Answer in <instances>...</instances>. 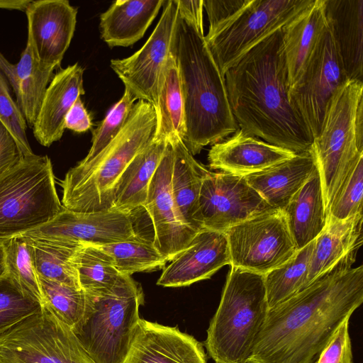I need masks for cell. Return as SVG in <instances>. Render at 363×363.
Instances as JSON below:
<instances>
[{"label": "cell", "mask_w": 363, "mask_h": 363, "mask_svg": "<svg viewBox=\"0 0 363 363\" xmlns=\"http://www.w3.org/2000/svg\"><path fill=\"white\" fill-rule=\"evenodd\" d=\"M347 258L269 309L247 363H313L363 302V266Z\"/></svg>", "instance_id": "1"}, {"label": "cell", "mask_w": 363, "mask_h": 363, "mask_svg": "<svg viewBox=\"0 0 363 363\" xmlns=\"http://www.w3.org/2000/svg\"><path fill=\"white\" fill-rule=\"evenodd\" d=\"M224 76L239 128L295 153L311 148L313 135L289 102L281 29L250 50Z\"/></svg>", "instance_id": "2"}, {"label": "cell", "mask_w": 363, "mask_h": 363, "mask_svg": "<svg viewBox=\"0 0 363 363\" xmlns=\"http://www.w3.org/2000/svg\"><path fill=\"white\" fill-rule=\"evenodd\" d=\"M172 50L184 101L186 134L183 142L195 155L205 146L233 134L239 127L229 103L225 76L204 34L179 13Z\"/></svg>", "instance_id": "3"}, {"label": "cell", "mask_w": 363, "mask_h": 363, "mask_svg": "<svg viewBox=\"0 0 363 363\" xmlns=\"http://www.w3.org/2000/svg\"><path fill=\"white\" fill-rule=\"evenodd\" d=\"M155 128L154 106L138 100L115 139L94 160L78 162L59 181L62 206L82 213L113 208L125 174L135 157L152 140Z\"/></svg>", "instance_id": "4"}, {"label": "cell", "mask_w": 363, "mask_h": 363, "mask_svg": "<svg viewBox=\"0 0 363 363\" xmlns=\"http://www.w3.org/2000/svg\"><path fill=\"white\" fill-rule=\"evenodd\" d=\"M269 306L264 275L230 266L204 342L217 363H247Z\"/></svg>", "instance_id": "5"}, {"label": "cell", "mask_w": 363, "mask_h": 363, "mask_svg": "<svg viewBox=\"0 0 363 363\" xmlns=\"http://www.w3.org/2000/svg\"><path fill=\"white\" fill-rule=\"evenodd\" d=\"M63 208L48 155L21 157L0 174V239L35 229Z\"/></svg>", "instance_id": "6"}, {"label": "cell", "mask_w": 363, "mask_h": 363, "mask_svg": "<svg viewBox=\"0 0 363 363\" xmlns=\"http://www.w3.org/2000/svg\"><path fill=\"white\" fill-rule=\"evenodd\" d=\"M87 292L94 297V310L74 334L95 363H123L140 318L142 287L130 276L121 274L111 288Z\"/></svg>", "instance_id": "7"}, {"label": "cell", "mask_w": 363, "mask_h": 363, "mask_svg": "<svg viewBox=\"0 0 363 363\" xmlns=\"http://www.w3.org/2000/svg\"><path fill=\"white\" fill-rule=\"evenodd\" d=\"M363 99V82L347 80L330 101L313 150L320 174L326 214L363 148L358 146L355 121Z\"/></svg>", "instance_id": "8"}, {"label": "cell", "mask_w": 363, "mask_h": 363, "mask_svg": "<svg viewBox=\"0 0 363 363\" xmlns=\"http://www.w3.org/2000/svg\"><path fill=\"white\" fill-rule=\"evenodd\" d=\"M313 0H250L205 40L221 72L236 65L257 45L281 29Z\"/></svg>", "instance_id": "9"}, {"label": "cell", "mask_w": 363, "mask_h": 363, "mask_svg": "<svg viewBox=\"0 0 363 363\" xmlns=\"http://www.w3.org/2000/svg\"><path fill=\"white\" fill-rule=\"evenodd\" d=\"M0 363H95L45 305L0 335Z\"/></svg>", "instance_id": "10"}, {"label": "cell", "mask_w": 363, "mask_h": 363, "mask_svg": "<svg viewBox=\"0 0 363 363\" xmlns=\"http://www.w3.org/2000/svg\"><path fill=\"white\" fill-rule=\"evenodd\" d=\"M230 265L265 275L298 251L282 211L274 209L241 222L225 232Z\"/></svg>", "instance_id": "11"}, {"label": "cell", "mask_w": 363, "mask_h": 363, "mask_svg": "<svg viewBox=\"0 0 363 363\" xmlns=\"http://www.w3.org/2000/svg\"><path fill=\"white\" fill-rule=\"evenodd\" d=\"M347 80L327 26L300 76L289 88V102L313 139L320 133L330 101Z\"/></svg>", "instance_id": "12"}, {"label": "cell", "mask_w": 363, "mask_h": 363, "mask_svg": "<svg viewBox=\"0 0 363 363\" xmlns=\"http://www.w3.org/2000/svg\"><path fill=\"white\" fill-rule=\"evenodd\" d=\"M161 17L143 46L124 59H113L111 67L137 100L154 107L159 77L172 50L178 18L177 0L164 1Z\"/></svg>", "instance_id": "13"}, {"label": "cell", "mask_w": 363, "mask_h": 363, "mask_svg": "<svg viewBox=\"0 0 363 363\" xmlns=\"http://www.w3.org/2000/svg\"><path fill=\"white\" fill-rule=\"evenodd\" d=\"M199 206L203 229L224 233L250 218L275 209L244 176L209 170L203 179Z\"/></svg>", "instance_id": "14"}, {"label": "cell", "mask_w": 363, "mask_h": 363, "mask_svg": "<svg viewBox=\"0 0 363 363\" xmlns=\"http://www.w3.org/2000/svg\"><path fill=\"white\" fill-rule=\"evenodd\" d=\"M21 235L101 245L129 239L138 234L135 230L133 212L112 208L82 213L64 208L49 222Z\"/></svg>", "instance_id": "15"}, {"label": "cell", "mask_w": 363, "mask_h": 363, "mask_svg": "<svg viewBox=\"0 0 363 363\" xmlns=\"http://www.w3.org/2000/svg\"><path fill=\"white\" fill-rule=\"evenodd\" d=\"M173 157L172 147L168 143L150 183L143 206L153 226V244L168 262L185 249L197 233L185 223L173 198L171 188Z\"/></svg>", "instance_id": "16"}, {"label": "cell", "mask_w": 363, "mask_h": 363, "mask_svg": "<svg viewBox=\"0 0 363 363\" xmlns=\"http://www.w3.org/2000/svg\"><path fill=\"white\" fill-rule=\"evenodd\" d=\"M27 44L40 65L60 67L77 23V9L67 0L33 1L26 11Z\"/></svg>", "instance_id": "17"}, {"label": "cell", "mask_w": 363, "mask_h": 363, "mask_svg": "<svg viewBox=\"0 0 363 363\" xmlns=\"http://www.w3.org/2000/svg\"><path fill=\"white\" fill-rule=\"evenodd\" d=\"M163 269L157 284L181 287L210 279L225 265H230L225 233L201 229L188 246Z\"/></svg>", "instance_id": "18"}, {"label": "cell", "mask_w": 363, "mask_h": 363, "mask_svg": "<svg viewBox=\"0 0 363 363\" xmlns=\"http://www.w3.org/2000/svg\"><path fill=\"white\" fill-rule=\"evenodd\" d=\"M123 363H207L203 344L177 327L140 318Z\"/></svg>", "instance_id": "19"}, {"label": "cell", "mask_w": 363, "mask_h": 363, "mask_svg": "<svg viewBox=\"0 0 363 363\" xmlns=\"http://www.w3.org/2000/svg\"><path fill=\"white\" fill-rule=\"evenodd\" d=\"M296 154L238 128L231 137L212 145L208 161L212 169L245 177L287 160Z\"/></svg>", "instance_id": "20"}, {"label": "cell", "mask_w": 363, "mask_h": 363, "mask_svg": "<svg viewBox=\"0 0 363 363\" xmlns=\"http://www.w3.org/2000/svg\"><path fill=\"white\" fill-rule=\"evenodd\" d=\"M83 74L78 63L69 65L57 72L48 86L33 127L34 137L43 146L50 147L61 139L68 111L85 93Z\"/></svg>", "instance_id": "21"}, {"label": "cell", "mask_w": 363, "mask_h": 363, "mask_svg": "<svg viewBox=\"0 0 363 363\" xmlns=\"http://www.w3.org/2000/svg\"><path fill=\"white\" fill-rule=\"evenodd\" d=\"M324 6L347 79L363 82V0H324Z\"/></svg>", "instance_id": "22"}, {"label": "cell", "mask_w": 363, "mask_h": 363, "mask_svg": "<svg viewBox=\"0 0 363 363\" xmlns=\"http://www.w3.org/2000/svg\"><path fill=\"white\" fill-rule=\"evenodd\" d=\"M362 214L345 220L326 218L323 230L315 239L306 287L343 260L356 257L362 243Z\"/></svg>", "instance_id": "23"}, {"label": "cell", "mask_w": 363, "mask_h": 363, "mask_svg": "<svg viewBox=\"0 0 363 363\" xmlns=\"http://www.w3.org/2000/svg\"><path fill=\"white\" fill-rule=\"evenodd\" d=\"M315 167L316 160L311 147L287 160L245 177L269 206L283 211Z\"/></svg>", "instance_id": "24"}, {"label": "cell", "mask_w": 363, "mask_h": 363, "mask_svg": "<svg viewBox=\"0 0 363 363\" xmlns=\"http://www.w3.org/2000/svg\"><path fill=\"white\" fill-rule=\"evenodd\" d=\"M326 28L324 0H313L281 28L289 88L300 76Z\"/></svg>", "instance_id": "25"}, {"label": "cell", "mask_w": 363, "mask_h": 363, "mask_svg": "<svg viewBox=\"0 0 363 363\" xmlns=\"http://www.w3.org/2000/svg\"><path fill=\"white\" fill-rule=\"evenodd\" d=\"M164 0H117L100 16L101 38L109 47H128L141 39Z\"/></svg>", "instance_id": "26"}, {"label": "cell", "mask_w": 363, "mask_h": 363, "mask_svg": "<svg viewBox=\"0 0 363 363\" xmlns=\"http://www.w3.org/2000/svg\"><path fill=\"white\" fill-rule=\"evenodd\" d=\"M0 72L11 85L27 125L33 128L54 70L40 65L26 44L16 64L9 62L0 52Z\"/></svg>", "instance_id": "27"}, {"label": "cell", "mask_w": 363, "mask_h": 363, "mask_svg": "<svg viewBox=\"0 0 363 363\" xmlns=\"http://www.w3.org/2000/svg\"><path fill=\"white\" fill-rule=\"evenodd\" d=\"M282 211L298 250L321 233L326 223L327 214L317 165Z\"/></svg>", "instance_id": "28"}, {"label": "cell", "mask_w": 363, "mask_h": 363, "mask_svg": "<svg viewBox=\"0 0 363 363\" xmlns=\"http://www.w3.org/2000/svg\"><path fill=\"white\" fill-rule=\"evenodd\" d=\"M171 145L174 155L171 179L173 198L185 223L198 232L203 229L200 191L208 170L194 158L182 140Z\"/></svg>", "instance_id": "29"}, {"label": "cell", "mask_w": 363, "mask_h": 363, "mask_svg": "<svg viewBox=\"0 0 363 363\" xmlns=\"http://www.w3.org/2000/svg\"><path fill=\"white\" fill-rule=\"evenodd\" d=\"M154 108L156 128L153 138L165 140L169 144L183 141L186 134L184 101L172 48L159 77Z\"/></svg>", "instance_id": "30"}, {"label": "cell", "mask_w": 363, "mask_h": 363, "mask_svg": "<svg viewBox=\"0 0 363 363\" xmlns=\"http://www.w3.org/2000/svg\"><path fill=\"white\" fill-rule=\"evenodd\" d=\"M168 143L165 140L153 138L135 157L118 190L114 208L129 213L143 208L150 183Z\"/></svg>", "instance_id": "31"}, {"label": "cell", "mask_w": 363, "mask_h": 363, "mask_svg": "<svg viewBox=\"0 0 363 363\" xmlns=\"http://www.w3.org/2000/svg\"><path fill=\"white\" fill-rule=\"evenodd\" d=\"M22 236L28 242L38 276L81 289L71 258L75 250L84 243Z\"/></svg>", "instance_id": "32"}, {"label": "cell", "mask_w": 363, "mask_h": 363, "mask_svg": "<svg viewBox=\"0 0 363 363\" xmlns=\"http://www.w3.org/2000/svg\"><path fill=\"white\" fill-rule=\"evenodd\" d=\"M43 303L75 333L94 310L93 296L83 290L38 276Z\"/></svg>", "instance_id": "33"}, {"label": "cell", "mask_w": 363, "mask_h": 363, "mask_svg": "<svg viewBox=\"0 0 363 363\" xmlns=\"http://www.w3.org/2000/svg\"><path fill=\"white\" fill-rule=\"evenodd\" d=\"M315 240L283 264L264 275L269 309L306 288L308 264Z\"/></svg>", "instance_id": "34"}, {"label": "cell", "mask_w": 363, "mask_h": 363, "mask_svg": "<svg viewBox=\"0 0 363 363\" xmlns=\"http://www.w3.org/2000/svg\"><path fill=\"white\" fill-rule=\"evenodd\" d=\"M97 246L112 258L116 269L122 275L130 276L136 272L157 270L163 268L168 262L155 247L152 240L140 235Z\"/></svg>", "instance_id": "35"}, {"label": "cell", "mask_w": 363, "mask_h": 363, "mask_svg": "<svg viewBox=\"0 0 363 363\" xmlns=\"http://www.w3.org/2000/svg\"><path fill=\"white\" fill-rule=\"evenodd\" d=\"M80 288L96 292L111 288L121 275L112 258L97 245L84 243L71 258Z\"/></svg>", "instance_id": "36"}, {"label": "cell", "mask_w": 363, "mask_h": 363, "mask_svg": "<svg viewBox=\"0 0 363 363\" xmlns=\"http://www.w3.org/2000/svg\"><path fill=\"white\" fill-rule=\"evenodd\" d=\"M4 249L6 272L28 296L43 303L38 275L35 269L29 246L26 238L19 235L0 239Z\"/></svg>", "instance_id": "37"}, {"label": "cell", "mask_w": 363, "mask_h": 363, "mask_svg": "<svg viewBox=\"0 0 363 363\" xmlns=\"http://www.w3.org/2000/svg\"><path fill=\"white\" fill-rule=\"evenodd\" d=\"M41 304L5 272L0 277V335L35 313Z\"/></svg>", "instance_id": "38"}, {"label": "cell", "mask_w": 363, "mask_h": 363, "mask_svg": "<svg viewBox=\"0 0 363 363\" xmlns=\"http://www.w3.org/2000/svg\"><path fill=\"white\" fill-rule=\"evenodd\" d=\"M135 101L134 96L125 89L121 99L94 130L91 148L79 163L86 164L94 160L115 139L125 125Z\"/></svg>", "instance_id": "39"}, {"label": "cell", "mask_w": 363, "mask_h": 363, "mask_svg": "<svg viewBox=\"0 0 363 363\" xmlns=\"http://www.w3.org/2000/svg\"><path fill=\"white\" fill-rule=\"evenodd\" d=\"M363 155L352 167L342 185L335 196L327 218L345 220L362 214Z\"/></svg>", "instance_id": "40"}, {"label": "cell", "mask_w": 363, "mask_h": 363, "mask_svg": "<svg viewBox=\"0 0 363 363\" xmlns=\"http://www.w3.org/2000/svg\"><path fill=\"white\" fill-rule=\"evenodd\" d=\"M0 123L13 138L21 157L33 155L26 135V121L10 94L8 82L0 72Z\"/></svg>", "instance_id": "41"}, {"label": "cell", "mask_w": 363, "mask_h": 363, "mask_svg": "<svg viewBox=\"0 0 363 363\" xmlns=\"http://www.w3.org/2000/svg\"><path fill=\"white\" fill-rule=\"evenodd\" d=\"M350 318L341 323L313 363H352Z\"/></svg>", "instance_id": "42"}, {"label": "cell", "mask_w": 363, "mask_h": 363, "mask_svg": "<svg viewBox=\"0 0 363 363\" xmlns=\"http://www.w3.org/2000/svg\"><path fill=\"white\" fill-rule=\"evenodd\" d=\"M250 0H203L209 22L207 35L212 34L219 27L236 15Z\"/></svg>", "instance_id": "43"}, {"label": "cell", "mask_w": 363, "mask_h": 363, "mask_svg": "<svg viewBox=\"0 0 363 363\" xmlns=\"http://www.w3.org/2000/svg\"><path fill=\"white\" fill-rule=\"evenodd\" d=\"M21 157L13 138L0 123V174L15 165Z\"/></svg>", "instance_id": "44"}, {"label": "cell", "mask_w": 363, "mask_h": 363, "mask_svg": "<svg viewBox=\"0 0 363 363\" xmlns=\"http://www.w3.org/2000/svg\"><path fill=\"white\" fill-rule=\"evenodd\" d=\"M91 126V116L86 111L81 96H79L65 117V128L80 133L87 131Z\"/></svg>", "instance_id": "45"}, {"label": "cell", "mask_w": 363, "mask_h": 363, "mask_svg": "<svg viewBox=\"0 0 363 363\" xmlns=\"http://www.w3.org/2000/svg\"><path fill=\"white\" fill-rule=\"evenodd\" d=\"M179 15L204 34L203 21V0H177Z\"/></svg>", "instance_id": "46"}, {"label": "cell", "mask_w": 363, "mask_h": 363, "mask_svg": "<svg viewBox=\"0 0 363 363\" xmlns=\"http://www.w3.org/2000/svg\"><path fill=\"white\" fill-rule=\"evenodd\" d=\"M355 131L358 146L363 148V99L359 101L357 108Z\"/></svg>", "instance_id": "47"}, {"label": "cell", "mask_w": 363, "mask_h": 363, "mask_svg": "<svg viewBox=\"0 0 363 363\" xmlns=\"http://www.w3.org/2000/svg\"><path fill=\"white\" fill-rule=\"evenodd\" d=\"M33 0H0V9L26 12Z\"/></svg>", "instance_id": "48"}, {"label": "cell", "mask_w": 363, "mask_h": 363, "mask_svg": "<svg viewBox=\"0 0 363 363\" xmlns=\"http://www.w3.org/2000/svg\"><path fill=\"white\" fill-rule=\"evenodd\" d=\"M6 267H5V258H4V249L1 246H0V277L2 276L5 273Z\"/></svg>", "instance_id": "49"}, {"label": "cell", "mask_w": 363, "mask_h": 363, "mask_svg": "<svg viewBox=\"0 0 363 363\" xmlns=\"http://www.w3.org/2000/svg\"><path fill=\"white\" fill-rule=\"evenodd\" d=\"M215 363H217V362H215Z\"/></svg>", "instance_id": "50"}]
</instances>
